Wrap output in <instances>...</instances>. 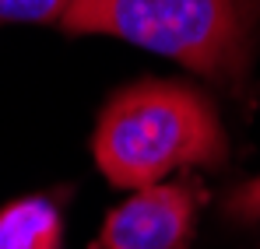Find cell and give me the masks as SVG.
Segmentation results:
<instances>
[{"label":"cell","mask_w":260,"mask_h":249,"mask_svg":"<svg viewBox=\"0 0 260 249\" xmlns=\"http://www.w3.org/2000/svg\"><path fill=\"white\" fill-rule=\"evenodd\" d=\"M91 151L109 183L141 190L176 168L221 165L229 140L204 91L179 81H134L106 102Z\"/></svg>","instance_id":"1"},{"label":"cell","mask_w":260,"mask_h":249,"mask_svg":"<svg viewBox=\"0 0 260 249\" xmlns=\"http://www.w3.org/2000/svg\"><path fill=\"white\" fill-rule=\"evenodd\" d=\"M229 214L239 218V221H250V218H260V175L239 183L229 197Z\"/></svg>","instance_id":"6"},{"label":"cell","mask_w":260,"mask_h":249,"mask_svg":"<svg viewBox=\"0 0 260 249\" xmlns=\"http://www.w3.org/2000/svg\"><path fill=\"white\" fill-rule=\"evenodd\" d=\"M260 0H74L60 21L71 35H109L239 88L250 74Z\"/></svg>","instance_id":"2"},{"label":"cell","mask_w":260,"mask_h":249,"mask_svg":"<svg viewBox=\"0 0 260 249\" xmlns=\"http://www.w3.org/2000/svg\"><path fill=\"white\" fill-rule=\"evenodd\" d=\"M74 0H0L4 25H60Z\"/></svg>","instance_id":"5"},{"label":"cell","mask_w":260,"mask_h":249,"mask_svg":"<svg viewBox=\"0 0 260 249\" xmlns=\"http://www.w3.org/2000/svg\"><path fill=\"white\" fill-rule=\"evenodd\" d=\"M63 214L53 197H21L0 207V249H60Z\"/></svg>","instance_id":"4"},{"label":"cell","mask_w":260,"mask_h":249,"mask_svg":"<svg viewBox=\"0 0 260 249\" xmlns=\"http://www.w3.org/2000/svg\"><path fill=\"white\" fill-rule=\"evenodd\" d=\"M204 193L193 183L141 186L106 214L95 249H190Z\"/></svg>","instance_id":"3"}]
</instances>
